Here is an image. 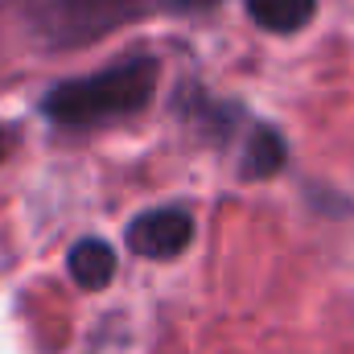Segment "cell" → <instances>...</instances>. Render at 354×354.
Segmentation results:
<instances>
[{
	"label": "cell",
	"instance_id": "cell-5",
	"mask_svg": "<svg viewBox=\"0 0 354 354\" xmlns=\"http://www.w3.org/2000/svg\"><path fill=\"white\" fill-rule=\"evenodd\" d=\"M288 169V140L280 128L272 124H256L248 132L243 157H239V177L243 181H268V177L284 174Z\"/></svg>",
	"mask_w": 354,
	"mask_h": 354
},
{
	"label": "cell",
	"instance_id": "cell-2",
	"mask_svg": "<svg viewBox=\"0 0 354 354\" xmlns=\"http://www.w3.org/2000/svg\"><path fill=\"white\" fill-rule=\"evenodd\" d=\"M169 0H29V33L41 50H83L115 29L165 12Z\"/></svg>",
	"mask_w": 354,
	"mask_h": 354
},
{
	"label": "cell",
	"instance_id": "cell-7",
	"mask_svg": "<svg viewBox=\"0 0 354 354\" xmlns=\"http://www.w3.org/2000/svg\"><path fill=\"white\" fill-rule=\"evenodd\" d=\"M181 115H185L198 132H206V136H214V140H227V136L235 132V120L243 115V107H239V103H223V99H210V95L194 91V99H189V95L181 99Z\"/></svg>",
	"mask_w": 354,
	"mask_h": 354
},
{
	"label": "cell",
	"instance_id": "cell-1",
	"mask_svg": "<svg viewBox=\"0 0 354 354\" xmlns=\"http://www.w3.org/2000/svg\"><path fill=\"white\" fill-rule=\"evenodd\" d=\"M161 87V62L153 54H128L95 75L62 79L41 95V115L54 128L91 132L103 124H120L140 115Z\"/></svg>",
	"mask_w": 354,
	"mask_h": 354
},
{
	"label": "cell",
	"instance_id": "cell-9",
	"mask_svg": "<svg viewBox=\"0 0 354 354\" xmlns=\"http://www.w3.org/2000/svg\"><path fill=\"white\" fill-rule=\"evenodd\" d=\"M4 153H8V132H4V124H0V161H4Z\"/></svg>",
	"mask_w": 354,
	"mask_h": 354
},
{
	"label": "cell",
	"instance_id": "cell-8",
	"mask_svg": "<svg viewBox=\"0 0 354 354\" xmlns=\"http://www.w3.org/2000/svg\"><path fill=\"white\" fill-rule=\"evenodd\" d=\"M223 0H169L165 4V12H210V8H218Z\"/></svg>",
	"mask_w": 354,
	"mask_h": 354
},
{
	"label": "cell",
	"instance_id": "cell-6",
	"mask_svg": "<svg viewBox=\"0 0 354 354\" xmlns=\"http://www.w3.org/2000/svg\"><path fill=\"white\" fill-rule=\"evenodd\" d=\"M248 17L264 29V33H301L313 17H317V0H243Z\"/></svg>",
	"mask_w": 354,
	"mask_h": 354
},
{
	"label": "cell",
	"instance_id": "cell-3",
	"mask_svg": "<svg viewBox=\"0 0 354 354\" xmlns=\"http://www.w3.org/2000/svg\"><path fill=\"white\" fill-rule=\"evenodd\" d=\"M124 243H128V252L136 260H153V264L177 260L194 243V214L181 202H165V206L140 210L136 218H128Z\"/></svg>",
	"mask_w": 354,
	"mask_h": 354
},
{
	"label": "cell",
	"instance_id": "cell-4",
	"mask_svg": "<svg viewBox=\"0 0 354 354\" xmlns=\"http://www.w3.org/2000/svg\"><path fill=\"white\" fill-rule=\"evenodd\" d=\"M66 272H71L75 288H83V292H103V288L115 280V272H120V256H115V248H111L107 239L83 235V239L71 243V252H66Z\"/></svg>",
	"mask_w": 354,
	"mask_h": 354
}]
</instances>
